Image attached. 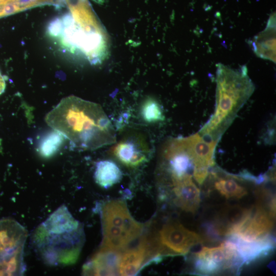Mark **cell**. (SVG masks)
<instances>
[{
	"instance_id": "1",
	"label": "cell",
	"mask_w": 276,
	"mask_h": 276,
	"mask_svg": "<svg viewBox=\"0 0 276 276\" xmlns=\"http://www.w3.org/2000/svg\"><path fill=\"white\" fill-rule=\"evenodd\" d=\"M45 121L81 149L94 150L116 142L113 126L102 107L74 96L62 99Z\"/></svg>"
},
{
	"instance_id": "2",
	"label": "cell",
	"mask_w": 276,
	"mask_h": 276,
	"mask_svg": "<svg viewBox=\"0 0 276 276\" xmlns=\"http://www.w3.org/2000/svg\"><path fill=\"white\" fill-rule=\"evenodd\" d=\"M254 89L245 66L236 70L218 64L215 110L198 133L204 139L218 143Z\"/></svg>"
},
{
	"instance_id": "3",
	"label": "cell",
	"mask_w": 276,
	"mask_h": 276,
	"mask_svg": "<svg viewBox=\"0 0 276 276\" xmlns=\"http://www.w3.org/2000/svg\"><path fill=\"white\" fill-rule=\"evenodd\" d=\"M102 221L103 250L120 252L142 233V224L133 218L121 200H110L105 204Z\"/></svg>"
},
{
	"instance_id": "4",
	"label": "cell",
	"mask_w": 276,
	"mask_h": 276,
	"mask_svg": "<svg viewBox=\"0 0 276 276\" xmlns=\"http://www.w3.org/2000/svg\"><path fill=\"white\" fill-rule=\"evenodd\" d=\"M235 243L231 239L216 247H203L196 254L195 267L200 274H213L237 269L243 265Z\"/></svg>"
},
{
	"instance_id": "5",
	"label": "cell",
	"mask_w": 276,
	"mask_h": 276,
	"mask_svg": "<svg viewBox=\"0 0 276 276\" xmlns=\"http://www.w3.org/2000/svg\"><path fill=\"white\" fill-rule=\"evenodd\" d=\"M22 227L10 220L0 221V275L17 273L22 265Z\"/></svg>"
},
{
	"instance_id": "6",
	"label": "cell",
	"mask_w": 276,
	"mask_h": 276,
	"mask_svg": "<svg viewBox=\"0 0 276 276\" xmlns=\"http://www.w3.org/2000/svg\"><path fill=\"white\" fill-rule=\"evenodd\" d=\"M158 246L156 250L161 255H185L194 246L203 242L198 234L185 228L178 222L164 225L158 234Z\"/></svg>"
},
{
	"instance_id": "7",
	"label": "cell",
	"mask_w": 276,
	"mask_h": 276,
	"mask_svg": "<svg viewBox=\"0 0 276 276\" xmlns=\"http://www.w3.org/2000/svg\"><path fill=\"white\" fill-rule=\"evenodd\" d=\"M110 154L123 165L138 167L149 158L150 149L146 139L136 132L126 134L110 150Z\"/></svg>"
},
{
	"instance_id": "8",
	"label": "cell",
	"mask_w": 276,
	"mask_h": 276,
	"mask_svg": "<svg viewBox=\"0 0 276 276\" xmlns=\"http://www.w3.org/2000/svg\"><path fill=\"white\" fill-rule=\"evenodd\" d=\"M270 213L258 204L252 211L239 231L231 236L244 241H255L270 236L273 226Z\"/></svg>"
},
{
	"instance_id": "9",
	"label": "cell",
	"mask_w": 276,
	"mask_h": 276,
	"mask_svg": "<svg viewBox=\"0 0 276 276\" xmlns=\"http://www.w3.org/2000/svg\"><path fill=\"white\" fill-rule=\"evenodd\" d=\"M193 179L191 174L170 178L175 204L182 210L193 213L196 212L200 203V191Z\"/></svg>"
},
{
	"instance_id": "10",
	"label": "cell",
	"mask_w": 276,
	"mask_h": 276,
	"mask_svg": "<svg viewBox=\"0 0 276 276\" xmlns=\"http://www.w3.org/2000/svg\"><path fill=\"white\" fill-rule=\"evenodd\" d=\"M150 247L146 239H143L135 247L120 254L118 265V274L134 275L144 266L150 256Z\"/></svg>"
},
{
	"instance_id": "11",
	"label": "cell",
	"mask_w": 276,
	"mask_h": 276,
	"mask_svg": "<svg viewBox=\"0 0 276 276\" xmlns=\"http://www.w3.org/2000/svg\"><path fill=\"white\" fill-rule=\"evenodd\" d=\"M229 239L236 244L243 264H248L264 258L274 249V239L270 236L255 241H244L235 236Z\"/></svg>"
},
{
	"instance_id": "12",
	"label": "cell",
	"mask_w": 276,
	"mask_h": 276,
	"mask_svg": "<svg viewBox=\"0 0 276 276\" xmlns=\"http://www.w3.org/2000/svg\"><path fill=\"white\" fill-rule=\"evenodd\" d=\"M256 55L275 63V14L270 16L264 30L254 37L252 43Z\"/></svg>"
},
{
	"instance_id": "13",
	"label": "cell",
	"mask_w": 276,
	"mask_h": 276,
	"mask_svg": "<svg viewBox=\"0 0 276 276\" xmlns=\"http://www.w3.org/2000/svg\"><path fill=\"white\" fill-rule=\"evenodd\" d=\"M122 172L114 162L104 160L98 162L95 172V179L100 187L107 189L119 182Z\"/></svg>"
},
{
	"instance_id": "14",
	"label": "cell",
	"mask_w": 276,
	"mask_h": 276,
	"mask_svg": "<svg viewBox=\"0 0 276 276\" xmlns=\"http://www.w3.org/2000/svg\"><path fill=\"white\" fill-rule=\"evenodd\" d=\"M216 180L214 188L227 199H240L247 194L245 187L237 181V176L226 175L224 177H218L215 173L212 174Z\"/></svg>"
},
{
	"instance_id": "15",
	"label": "cell",
	"mask_w": 276,
	"mask_h": 276,
	"mask_svg": "<svg viewBox=\"0 0 276 276\" xmlns=\"http://www.w3.org/2000/svg\"><path fill=\"white\" fill-rule=\"evenodd\" d=\"M120 252L101 249L93 262L95 274L113 275L118 274Z\"/></svg>"
},
{
	"instance_id": "16",
	"label": "cell",
	"mask_w": 276,
	"mask_h": 276,
	"mask_svg": "<svg viewBox=\"0 0 276 276\" xmlns=\"http://www.w3.org/2000/svg\"><path fill=\"white\" fill-rule=\"evenodd\" d=\"M140 113L143 120L148 123L163 121L165 119L162 106L152 98H147L142 103Z\"/></svg>"
},
{
	"instance_id": "17",
	"label": "cell",
	"mask_w": 276,
	"mask_h": 276,
	"mask_svg": "<svg viewBox=\"0 0 276 276\" xmlns=\"http://www.w3.org/2000/svg\"><path fill=\"white\" fill-rule=\"evenodd\" d=\"M63 136L56 131L48 134L41 141L39 151L43 156L50 157L59 149L63 141Z\"/></svg>"
},
{
	"instance_id": "18",
	"label": "cell",
	"mask_w": 276,
	"mask_h": 276,
	"mask_svg": "<svg viewBox=\"0 0 276 276\" xmlns=\"http://www.w3.org/2000/svg\"><path fill=\"white\" fill-rule=\"evenodd\" d=\"M5 79L0 72V95L5 91Z\"/></svg>"
}]
</instances>
